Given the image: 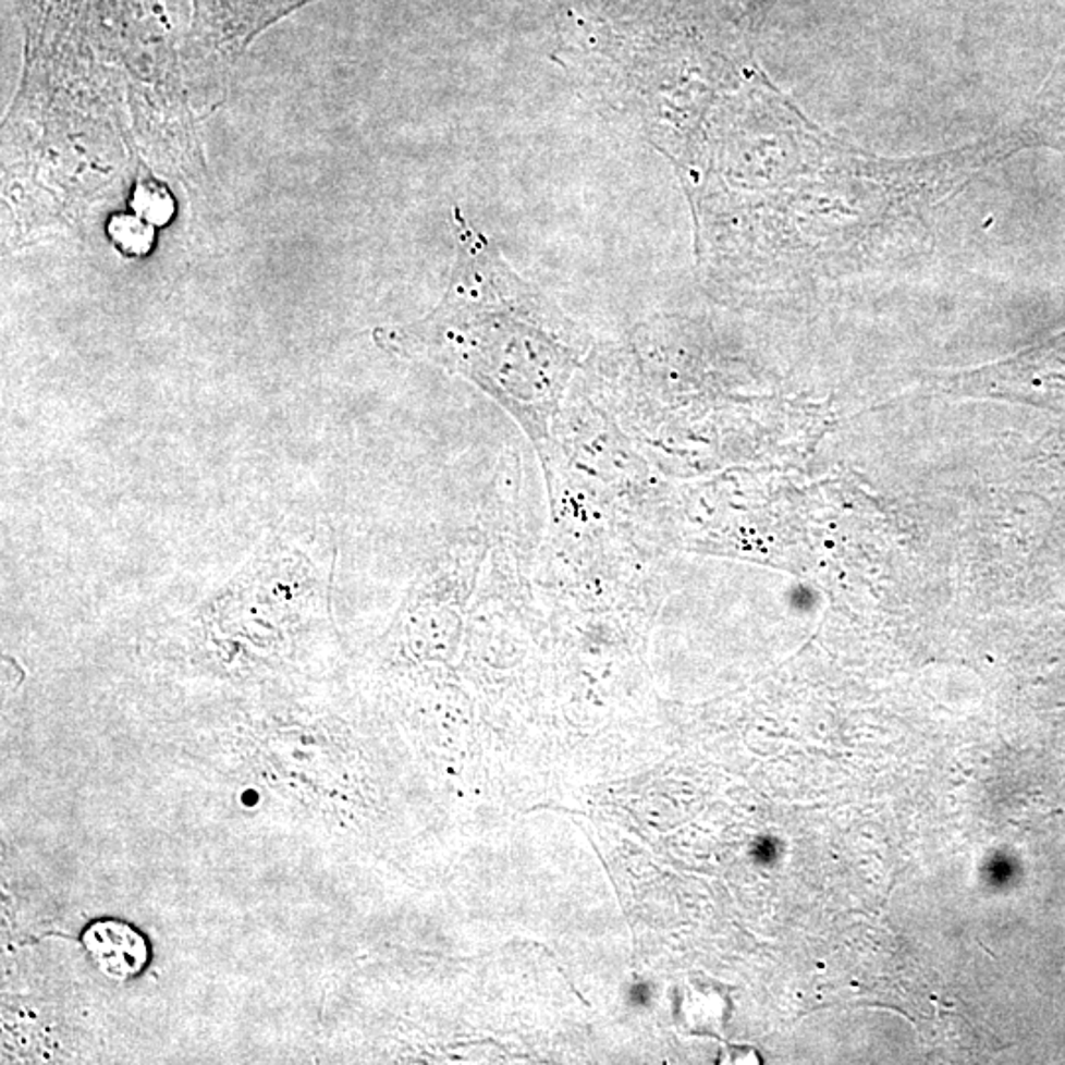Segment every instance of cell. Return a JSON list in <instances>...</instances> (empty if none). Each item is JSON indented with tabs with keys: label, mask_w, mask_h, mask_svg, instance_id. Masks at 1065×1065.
I'll return each instance as SVG.
<instances>
[{
	"label": "cell",
	"mask_w": 1065,
	"mask_h": 1065,
	"mask_svg": "<svg viewBox=\"0 0 1065 1065\" xmlns=\"http://www.w3.org/2000/svg\"><path fill=\"white\" fill-rule=\"evenodd\" d=\"M310 0H196L199 30L220 48H243L284 14Z\"/></svg>",
	"instance_id": "cell-1"
},
{
	"label": "cell",
	"mask_w": 1065,
	"mask_h": 1065,
	"mask_svg": "<svg viewBox=\"0 0 1065 1065\" xmlns=\"http://www.w3.org/2000/svg\"><path fill=\"white\" fill-rule=\"evenodd\" d=\"M85 951L109 979L128 981L145 969L147 941L123 921H95L84 931Z\"/></svg>",
	"instance_id": "cell-2"
}]
</instances>
